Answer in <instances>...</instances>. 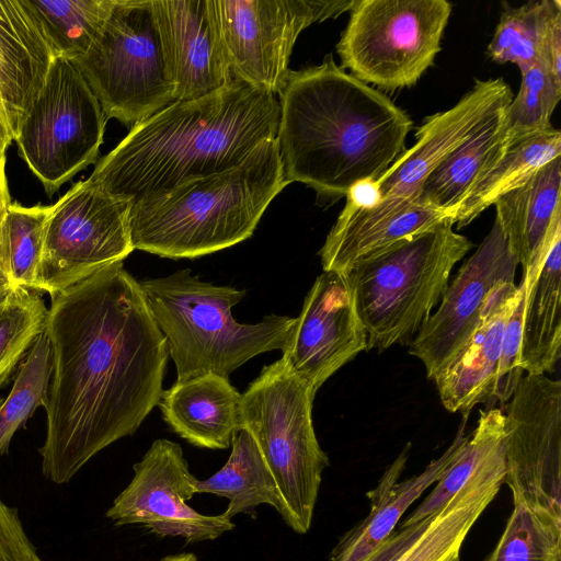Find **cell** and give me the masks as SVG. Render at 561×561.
Masks as SVG:
<instances>
[{"instance_id": "3957f363", "label": "cell", "mask_w": 561, "mask_h": 561, "mask_svg": "<svg viewBox=\"0 0 561 561\" xmlns=\"http://www.w3.org/2000/svg\"><path fill=\"white\" fill-rule=\"evenodd\" d=\"M278 121L274 94L233 79L131 127L88 180L131 206L142 204L240 164L260 144L276 138Z\"/></svg>"}, {"instance_id": "484cf974", "label": "cell", "mask_w": 561, "mask_h": 561, "mask_svg": "<svg viewBox=\"0 0 561 561\" xmlns=\"http://www.w3.org/2000/svg\"><path fill=\"white\" fill-rule=\"evenodd\" d=\"M560 354L561 234L552 242L534 282L526 286L519 366L527 374L552 373Z\"/></svg>"}, {"instance_id": "e575fe53", "label": "cell", "mask_w": 561, "mask_h": 561, "mask_svg": "<svg viewBox=\"0 0 561 561\" xmlns=\"http://www.w3.org/2000/svg\"><path fill=\"white\" fill-rule=\"evenodd\" d=\"M554 1L506 5L488 46L489 57L497 64H515L520 72L540 62L543 33Z\"/></svg>"}, {"instance_id": "ba28073f", "label": "cell", "mask_w": 561, "mask_h": 561, "mask_svg": "<svg viewBox=\"0 0 561 561\" xmlns=\"http://www.w3.org/2000/svg\"><path fill=\"white\" fill-rule=\"evenodd\" d=\"M73 61L107 119L131 128L174 101L152 0H113L91 46Z\"/></svg>"}, {"instance_id": "5bb4252c", "label": "cell", "mask_w": 561, "mask_h": 561, "mask_svg": "<svg viewBox=\"0 0 561 561\" xmlns=\"http://www.w3.org/2000/svg\"><path fill=\"white\" fill-rule=\"evenodd\" d=\"M133 469L130 482L105 514L116 526L140 525L159 537L182 538L186 543L215 540L234 529L224 513L205 515L188 505L197 478L178 443L156 439Z\"/></svg>"}, {"instance_id": "603a6c76", "label": "cell", "mask_w": 561, "mask_h": 561, "mask_svg": "<svg viewBox=\"0 0 561 561\" xmlns=\"http://www.w3.org/2000/svg\"><path fill=\"white\" fill-rule=\"evenodd\" d=\"M446 213L421 202L401 213L375 216L345 205L319 251L324 272L346 274L357 264L432 229Z\"/></svg>"}, {"instance_id": "cb8c5ba5", "label": "cell", "mask_w": 561, "mask_h": 561, "mask_svg": "<svg viewBox=\"0 0 561 561\" xmlns=\"http://www.w3.org/2000/svg\"><path fill=\"white\" fill-rule=\"evenodd\" d=\"M240 399L229 378L207 374L175 381L158 405L170 428L190 444L226 449L239 432Z\"/></svg>"}, {"instance_id": "60d3db41", "label": "cell", "mask_w": 561, "mask_h": 561, "mask_svg": "<svg viewBox=\"0 0 561 561\" xmlns=\"http://www.w3.org/2000/svg\"><path fill=\"white\" fill-rule=\"evenodd\" d=\"M540 62L561 82V2L554 1L549 14L540 51Z\"/></svg>"}, {"instance_id": "f1b7e54d", "label": "cell", "mask_w": 561, "mask_h": 561, "mask_svg": "<svg viewBox=\"0 0 561 561\" xmlns=\"http://www.w3.org/2000/svg\"><path fill=\"white\" fill-rule=\"evenodd\" d=\"M505 111L451 152L426 178L419 202L446 213L453 219L478 176L506 147Z\"/></svg>"}, {"instance_id": "5b68a950", "label": "cell", "mask_w": 561, "mask_h": 561, "mask_svg": "<svg viewBox=\"0 0 561 561\" xmlns=\"http://www.w3.org/2000/svg\"><path fill=\"white\" fill-rule=\"evenodd\" d=\"M149 311L176 368V381L215 374L229 377L256 355L282 350L295 318L268 314L240 323L232 307L244 289L201 280L188 268L139 282Z\"/></svg>"}, {"instance_id": "f35d334b", "label": "cell", "mask_w": 561, "mask_h": 561, "mask_svg": "<svg viewBox=\"0 0 561 561\" xmlns=\"http://www.w3.org/2000/svg\"><path fill=\"white\" fill-rule=\"evenodd\" d=\"M0 561H42L16 510L0 499Z\"/></svg>"}, {"instance_id": "7dc6e473", "label": "cell", "mask_w": 561, "mask_h": 561, "mask_svg": "<svg viewBox=\"0 0 561 561\" xmlns=\"http://www.w3.org/2000/svg\"><path fill=\"white\" fill-rule=\"evenodd\" d=\"M0 117L4 121L3 118V114H2V111H1V107H0ZM5 123V122H4Z\"/></svg>"}, {"instance_id": "f6af8a7d", "label": "cell", "mask_w": 561, "mask_h": 561, "mask_svg": "<svg viewBox=\"0 0 561 561\" xmlns=\"http://www.w3.org/2000/svg\"><path fill=\"white\" fill-rule=\"evenodd\" d=\"M157 561H199V560L192 552H179V553L165 556Z\"/></svg>"}, {"instance_id": "8fae6325", "label": "cell", "mask_w": 561, "mask_h": 561, "mask_svg": "<svg viewBox=\"0 0 561 561\" xmlns=\"http://www.w3.org/2000/svg\"><path fill=\"white\" fill-rule=\"evenodd\" d=\"M130 208L128 201L107 194L88 179L77 182L53 205L36 290L53 295L123 262L134 251Z\"/></svg>"}, {"instance_id": "52a82bcc", "label": "cell", "mask_w": 561, "mask_h": 561, "mask_svg": "<svg viewBox=\"0 0 561 561\" xmlns=\"http://www.w3.org/2000/svg\"><path fill=\"white\" fill-rule=\"evenodd\" d=\"M316 393L282 359L262 368L241 393L239 431L254 438L279 490L284 523L309 531L329 458L312 422Z\"/></svg>"}, {"instance_id": "2e32d148", "label": "cell", "mask_w": 561, "mask_h": 561, "mask_svg": "<svg viewBox=\"0 0 561 561\" xmlns=\"http://www.w3.org/2000/svg\"><path fill=\"white\" fill-rule=\"evenodd\" d=\"M512 99V90L502 78L477 80L453 107L427 116L415 133V144L377 180L381 202L363 210L375 216L393 215L419 203L426 178L451 152L505 111Z\"/></svg>"}, {"instance_id": "8d00e7d4", "label": "cell", "mask_w": 561, "mask_h": 561, "mask_svg": "<svg viewBox=\"0 0 561 561\" xmlns=\"http://www.w3.org/2000/svg\"><path fill=\"white\" fill-rule=\"evenodd\" d=\"M522 73L519 91L506 107L507 138L522 137L548 128L561 98V82L537 62Z\"/></svg>"}, {"instance_id": "277c9868", "label": "cell", "mask_w": 561, "mask_h": 561, "mask_svg": "<svg viewBox=\"0 0 561 561\" xmlns=\"http://www.w3.org/2000/svg\"><path fill=\"white\" fill-rule=\"evenodd\" d=\"M287 185L276 138L265 140L233 168L131 206L133 248L178 260L232 247L253 234L267 206Z\"/></svg>"}, {"instance_id": "e0dca14e", "label": "cell", "mask_w": 561, "mask_h": 561, "mask_svg": "<svg viewBox=\"0 0 561 561\" xmlns=\"http://www.w3.org/2000/svg\"><path fill=\"white\" fill-rule=\"evenodd\" d=\"M363 351H368L367 335L347 277L323 271L305 297L280 359L316 393Z\"/></svg>"}, {"instance_id": "c3c4849f", "label": "cell", "mask_w": 561, "mask_h": 561, "mask_svg": "<svg viewBox=\"0 0 561 561\" xmlns=\"http://www.w3.org/2000/svg\"><path fill=\"white\" fill-rule=\"evenodd\" d=\"M454 561H457V560H454Z\"/></svg>"}, {"instance_id": "4dcf8cb0", "label": "cell", "mask_w": 561, "mask_h": 561, "mask_svg": "<svg viewBox=\"0 0 561 561\" xmlns=\"http://www.w3.org/2000/svg\"><path fill=\"white\" fill-rule=\"evenodd\" d=\"M56 57L83 56L104 22L113 0H26Z\"/></svg>"}, {"instance_id": "d6986e66", "label": "cell", "mask_w": 561, "mask_h": 561, "mask_svg": "<svg viewBox=\"0 0 561 561\" xmlns=\"http://www.w3.org/2000/svg\"><path fill=\"white\" fill-rule=\"evenodd\" d=\"M520 295L515 282L499 285L491 294L480 323L454 360L433 380L444 408L468 417L484 403L495 404L494 393L506 320Z\"/></svg>"}, {"instance_id": "ab89813d", "label": "cell", "mask_w": 561, "mask_h": 561, "mask_svg": "<svg viewBox=\"0 0 561 561\" xmlns=\"http://www.w3.org/2000/svg\"><path fill=\"white\" fill-rule=\"evenodd\" d=\"M435 513L427 515L417 523L401 526L382 542V545L366 561H396L425 531Z\"/></svg>"}, {"instance_id": "ffe728a7", "label": "cell", "mask_w": 561, "mask_h": 561, "mask_svg": "<svg viewBox=\"0 0 561 561\" xmlns=\"http://www.w3.org/2000/svg\"><path fill=\"white\" fill-rule=\"evenodd\" d=\"M55 54L26 0H0V107L16 138Z\"/></svg>"}, {"instance_id": "7c38bea8", "label": "cell", "mask_w": 561, "mask_h": 561, "mask_svg": "<svg viewBox=\"0 0 561 561\" xmlns=\"http://www.w3.org/2000/svg\"><path fill=\"white\" fill-rule=\"evenodd\" d=\"M355 0H216L233 79L279 95L299 34L350 11Z\"/></svg>"}, {"instance_id": "83f0119b", "label": "cell", "mask_w": 561, "mask_h": 561, "mask_svg": "<svg viewBox=\"0 0 561 561\" xmlns=\"http://www.w3.org/2000/svg\"><path fill=\"white\" fill-rule=\"evenodd\" d=\"M232 449L226 463L213 476L196 481V493L225 497L228 518L253 513L266 504L282 513L283 503L276 481L254 438L240 430L232 438Z\"/></svg>"}, {"instance_id": "4316f807", "label": "cell", "mask_w": 561, "mask_h": 561, "mask_svg": "<svg viewBox=\"0 0 561 561\" xmlns=\"http://www.w3.org/2000/svg\"><path fill=\"white\" fill-rule=\"evenodd\" d=\"M506 147L476 180L453 215L458 229L469 225L482 211L533 173L561 157V133L552 125L522 137L507 138Z\"/></svg>"}, {"instance_id": "ac0fdd59", "label": "cell", "mask_w": 561, "mask_h": 561, "mask_svg": "<svg viewBox=\"0 0 561 561\" xmlns=\"http://www.w3.org/2000/svg\"><path fill=\"white\" fill-rule=\"evenodd\" d=\"M152 5L173 102L202 98L233 80L216 0H152Z\"/></svg>"}, {"instance_id": "30bf717a", "label": "cell", "mask_w": 561, "mask_h": 561, "mask_svg": "<svg viewBox=\"0 0 561 561\" xmlns=\"http://www.w3.org/2000/svg\"><path fill=\"white\" fill-rule=\"evenodd\" d=\"M107 117L79 67L55 57L16 138L20 156L53 196L99 158Z\"/></svg>"}, {"instance_id": "ee69618b", "label": "cell", "mask_w": 561, "mask_h": 561, "mask_svg": "<svg viewBox=\"0 0 561 561\" xmlns=\"http://www.w3.org/2000/svg\"><path fill=\"white\" fill-rule=\"evenodd\" d=\"M12 135L4 123V121L0 117V165L5 167V151L10 144L12 142Z\"/></svg>"}, {"instance_id": "8992f818", "label": "cell", "mask_w": 561, "mask_h": 561, "mask_svg": "<svg viewBox=\"0 0 561 561\" xmlns=\"http://www.w3.org/2000/svg\"><path fill=\"white\" fill-rule=\"evenodd\" d=\"M446 218L345 275L352 287L368 351L409 345L448 287L450 273L473 247Z\"/></svg>"}, {"instance_id": "7bdbcfd3", "label": "cell", "mask_w": 561, "mask_h": 561, "mask_svg": "<svg viewBox=\"0 0 561 561\" xmlns=\"http://www.w3.org/2000/svg\"><path fill=\"white\" fill-rule=\"evenodd\" d=\"M4 168L5 167L0 165V225L3 220L8 206L11 204Z\"/></svg>"}, {"instance_id": "f546056e", "label": "cell", "mask_w": 561, "mask_h": 561, "mask_svg": "<svg viewBox=\"0 0 561 561\" xmlns=\"http://www.w3.org/2000/svg\"><path fill=\"white\" fill-rule=\"evenodd\" d=\"M50 206L11 203L0 225V268L11 288L36 290Z\"/></svg>"}, {"instance_id": "6da1fadb", "label": "cell", "mask_w": 561, "mask_h": 561, "mask_svg": "<svg viewBox=\"0 0 561 561\" xmlns=\"http://www.w3.org/2000/svg\"><path fill=\"white\" fill-rule=\"evenodd\" d=\"M43 474L69 482L96 454L133 435L160 402L169 357L140 284L123 262L55 293Z\"/></svg>"}, {"instance_id": "836d02e7", "label": "cell", "mask_w": 561, "mask_h": 561, "mask_svg": "<svg viewBox=\"0 0 561 561\" xmlns=\"http://www.w3.org/2000/svg\"><path fill=\"white\" fill-rule=\"evenodd\" d=\"M48 308L33 290L14 287L0 300V388L46 328Z\"/></svg>"}, {"instance_id": "44dd1931", "label": "cell", "mask_w": 561, "mask_h": 561, "mask_svg": "<svg viewBox=\"0 0 561 561\" xmlns=\"http://www.w3.org/2000/svg\"><path fill=\"white\" fill-rule=\"evenodd\" d=\"M560 188L561 157H558L493 204L495 219L522 265V280L526 286L534 282L552 242L561 234Z\"/></svg>"}, {"instance_id": "9a60e30c", "label": "cell", "mask_w": 561, "mask_h": 561, "mask_svg": "<svg viewBox=\"0 0 561 561\" xmlns=\"http://www.w3.org/2000/svg\"><path fill=\"white\" fill-rule=\"evenodd\" d=\"M517 260L495 219L476 252L461 265L432 313L409 344L434 379L463 348L477 330L492 291L515 282Z\"/></svg>"}, {"instance_id": "9c48e42d", "label": "cell", "mask_w": 561, "mask_h": 561, "mask_svg": "<svg viewBox=\"0 0 561 561\" xmlns=\"http://www.w3.org/2000/svg\"><path fill=\"white\" fill-rule=\"evenodd\" d=\"M446 0H355L336 45L342 68L387 90L416 83L440 51Z\"/></svg>"}, {"instance_id": "4fadbf2b", "label": "cell", "mask_w": 561, "mask_h": 561, "mask_svg": "<svg viewBox=\"0 0 561 561\" xmlns=\"http://www.w3.org/2000/svg\"><path fill=\"white\" fill-rule=\"evenodd\" d=\"M504 405L513 502L561 523V381L526 374Z\"/></svg>"}, {"instance_id": "7a4b0ae2", "label": "cell", "mask_w": 561, "mask_h": 561, "mask_svg": "<svg viewBox=\"0 0 561 561\" xmlns=\"http://www.w3.org/2000/svg\"><path fill=\"white\" fill-rule=\"evenodd\" d=\"M278 96L276 141L288 184L335 201L359 181L379 180L404 151L409 116L331 55L290 70Z\"/></svg>"}, {"instance_id": "bcb514c9", "label": "cell", "mask_w": 561, "mask_h": 561, "mask_svg": "<svg viewBox=\"0 0 561 561\" xmlns=\"http://www.w3.org/2000/svg\"><path fill=\"white\" fill-rule=\"evenodd\" d=\"M11 286L0 268V300L10 291Z\"/></svg>"}, {"instance_id": "b9f144b4", "label": "cell", "mask_w": 561, "mask_h": 561, "mask_svg": "<svg viewBox=\"0 0 561 561\" xmlns=\"http://www.w3.org/2000/svg\"><path fill=\"white\" fill-rule=\"evenodd\" d=\"M345 197V205L360 209H371L381 202L379 185L374 180L357 182L350 188Z\"/></svg>"}, {"instance_id": "d6a6232c", "label": "cell", "mask_w": 561, "mask_h": 561, "mask_svg": "<svg viewBox=\"0 0 561 561\" xmlns=\"http://www.w3.org/2000/svg\"><path fill=\"white\" fill-rule=\"evenodd\" d=\"M51 374V345L44 331L19 365L10 393L0 398V456L8 451L13 435L34 411L45 408Z\"/></svg>"}, {"instance_id": "7402d4cb", "label": "cell", "mask_w": 561, "mask_h": 561, "mask_svg": "<svg viewBox=\"0 0 561 561\" xmlns=\"http://www.w3.org/2000/svg\"><path fill=\"white\" fill-rule=\"evenodd\" d=\"M463 417L449 447L432 460L420 474L403 481L399 478L409 458L410 444L387 468L377 486L367 492L368 515L344 534L331 552V561H366L393 533L407 508L434 482H437L455 460L469 438Z\"/></svg>"}, {"instance_id": "74e56055", "label": "cell", "mask_w": 561, "mask_h": 561, "mask_svg": "<svg viewBox=\"0 0 561 561\" xmlns=\"http://www.w3.org/2000/svg\"><path fill=\"white\" fill-rule=\"evenodd\" d=\"M520 295L505 324L497 370L494 401L505 404L523 377L519 366L522 319L526 296V284L520 280Z\"/></svg>"}, {"instance_id": "1f68e13d", "label": "cell", "mask_w": 561, "mask_h": 561, "mask_svg": "<svg viewBox=\"0 0 561 561\" xmlns=\"http://www.w3.org/2000/svg\"><path fill=\"white\" fill-rule=\"evenodd\" d=\"M505 440L504 412L499 408L480 410L477 427L450 463L434 490L407 517L401 526L420 522L439 511Z\"/></svg>"}, {"instance_id": "d4e9b609", "label": "cell", "mask_w": 561, "mask_h": 561, "mask_svg": "<svg viewBox=\"0 0 561 561\" xmlns=\"http://www.w3.org/2000/svg\"><path fill=\"white\" fill-rule=\"evenodd\" d=\"M505 442L435 513L421 537L396 561H451L467 534L495 497L505 478Z\"/></svg>"}, {"instance_id": "d590c367", "label": "cell", "mask_w": 561, "mask_h": 561, "mask_svg": "<svg viewBox=\"0 0 561 561\" xmlns=\"http://www.w3.org/2000/svg\"><path fill=\"white\" fill-rule=\"evenodd\" d=\"M485 561H561V523L514 504L506 527Z\"/></svg>"}]
</instances>
